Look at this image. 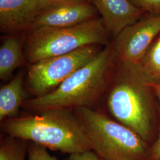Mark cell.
I'll use <instances>...</instances> for the list:
<instances>
[{
    "label": "cell",
    "mask_w": 160,
    "mask_h": 160,
    "mask_svg": "<svg viewBox=\"0 0 160 160\" xmlns=\"http://www.w3.org/2000/svg\"><path fill=\"white\" fill-rule=\"evenodd\" d=\"M116 62L113 44H109L53 92L26 100L23 106L35 113L92 108L107 89L111 71Z\"/></svg>",
    "instance_id": "6da1fadb"
},
{
    "label": "cell",
    "mask_w": 160,
    "mask_h": 160,
    "mask_svg": "<svg viewBox=\"0 0 160 160\" xmlns=\"http://www.w3.org/2000/svg\"><path fill=\"white\" fill-rule=\"evenodd\" d=\"M7 135L72 154L92 150L80 121L71 110H53L9 118L1 124Z\"/></svg>",
    "instance_id": "7a4b0ae2"
},
{
    "label": "cell",
    "mask_w": 160,
    "mask_h": 160,
    "mask_svg": "<svg viewBox=\"0 0 160 160\" xmlns=\"http://www.w3.org/2000/svg\"><path fill=\"white\" fill-rule=\"evenodd\" d=\"M110 37L100 17L71 27L33 28L23 38L26 61L32 64L46 58L67 54L84 46H106L109 44Z\"/></svg>",
    "instance_id": "3957f363"
},
{
    "label": "cell",
    "mask_w": 160,
    "mask_h": 160,
    "mask_svg": "<svg viewBox=\"0 0 160 160\" xmlns=\"http://www.w3.org/2000/svg\"><path fill=\"white\" fill-rule=\"evenodd\" d=\"M74 113L82 126L92 151L104 160H145L149 149L135 132L92 108H78Z\"/></svg>",
    "instance_id": "277c9868"
},
{
    "label": "cell",
    "mask_w": 160,
    "mask_h": 160,
    "mask_svg": "<svg viewBox=\"0 0 160 160\" xmlns=\"http://www.w3.org/2000/svg\"><path fill=\"white\" fill-rule=\"evenodd\" d=\"M118 62L108 95V109L119 122L146 141L151 135L152 119L149 88L129 64Z\"/></svg>",
    "instance_id": "5b68a950"
},
{
    "label": "cell",
    "mask_w": 160,
    "mask_h": 160,
    "mask_svg": "<svg viewBox=\"0 0 160 160\" xmlns=\"http://www.w3.org/2000/svg\"><path fill=\"white\" fill-rule=\"evenodd\" d=\"M100 45H89L60 56L29 64L27 83L33 97L53 92L78 69L89 63L101 51Z\"/></svg>",
    "instance_id": "8992f818"
},
{
    "label": "cell",
    "mask_w": 160,
    "mask_h": 160,
    "mask_svg": "<svg viewBox=\"0 0 160 160\" xmlns=\"http://www.w3.org/2000/svg\"><path fill=\"white\" fill-rule=\"evenodd\" d=\"M160 33V14L143 17L126 27L113 43L117 61L137 64Z\"/></svg>",
    "instance_id": "52a82bcc"
},
{
    "label": "cell",
    "mask_w": 160,
    "mask_h": 160,
    "mask_svg": "<svg viewBox=\"0 0 160 160\" xmlns=\"http://www.w3.org/2000/svg\"><path fill=\"white\" fill-rule=\"evenodd\" d=\"M98 13L90 0H62L40 10L31 29L74 26L99 17Z\"/></svg>",
    "instance_id": "ba28073f"
},
{
    "label": "cell",
    "mask_w": 160,
    "mask_h": 160,
    "mask_svg": "<svg viewBox=\"0 0 160 160\" xmlns=\"http://www.w3.org/2000/svg\"><path fill=\"white\" fill-rule=\"evenodd\" d=\"M39 12V0H0L2 33L28 32Z\"/></svg>",
    "instance_id": "9c48e42d"
},
{
    "label": "cell",
    "mask_w": 160,
    "mask_h": 160,
    "mask_svg": "<svg viewBox=\"0 0 160 160\" xmlns=\"http://www.w3.org/2000/svg\"><path fill=\"white\" fill-rule=\"evenodd\" d=\"M110 36L116 38L140 19L142 10L129 0H92Z\"/></svg>",
    "instance_id": "30bf717a"
},
{
    "label": "cell",
    "mask_w": 160,
    "mask_h": 160,
    "mask_svg": "<svg viewBox=\"0 0 160 160\" xmlns=\"http://www.w3.org/2000/svg\"><path fill=\"white\" fill-rule=\"evenodd\" d=\"M25 73L20 72L9 82L0 88V121L17 117L23 105Z\"/></svg>",
    "instance_id": "8fae6325"
},
{
    "label": "cell",
    "mask_w": 160,
    "mask_h": 160,
    "mask_svg": "<svg viewBox=\"0 0 160 160\" xmlns=\"http://www.w3.org/2000/svg\"><path fill=\"white\" fill-rule=\"evenodd\" d=\"M23 41L17 36H7L0 46V78L8 79L13 72L25 63Z\"/></svg>",
    "instance_id": "7c38bea8"
},
{
    "label": "cell",
    "mask_w": 160,
    "mask_h": 160,
    "mask_svg": "<svg viewBox=\"0 0 160 160\" xmlns=\"http://www.w3.org/2000/svg\"><path fill=\"white\" fill-rule=\"evenodd\" d=\"M128 64L145 84L160 83V36L138 63Z\"/></svg>",
    "instance_id": "4fadbf2b"
},
{
    "label": "cell",
    "mask_w": 160,
    "mask_h": 160,
    "mask_svg": "<svg viewBox=\"0 0 160 160\" xmlns=\"http://www.w3.org/2000/svg\"><path fill=\"white\" fill-rule=\"evenodd\" d=\"M28 141L8 135L1 139L0 160H25Z\"/></svg>",
    "instance_id": "5bb4252c"
},
{
    "label": "cell",
    "mask_w": 160,
    "mask_h": 160,
    "mask_svg": "<svg viewBox=\"0 0 160 160\" xmlns=\"http://www.w3.org/2000/svg\"><path fill=\"white\" fill-rule=\"evenodd\" d=\"M28 154V160H58L48 153L46 148L33 142L29 143Z\"/></svg>",
    "instance_id": "9a60e30c"
},
{
    "label": "cell",
    "mask_w": 160,
    "mask_h": 160,
    "mask_svg": "<svg viewBox=\"0 0 160 160\" xmlns=\"http://www.w3.org/2000/svg\"><path fill=\"white\" fill-rule=\"evenodd\" d=\"M133 4L142 11L155 14H160V0H129Z\"/></svg>",
    "instance_id": "2e32d148"
},
{
    "label": "cell",
    "mask_w": 160,
    "mask_h": 160,
    "mask_svg": "<svg viewBox=\"0 0 160 160\" xmlns=\"http://www.w3.org/2000/svg\"><path fill=\"white\" fill-rule=\"evenodd\" d=\"M66 160H104L92 150L69 155Z\"/></svg>",
    "instance_id": "e0dca14e"
},
{
    "label": "cell",
    "mask_w": 160,
    "mask_h": 160,
    "mask_svg": "<svg viewBox=\"0 0 160 160\" xmlns=\"http://www.w3.org/2000/svg\"><path fill=\"white\" fill-rule=\"evenodd\" d=\"M160 159V133L157 141L149 151L148 160H157Z\"/></svg>",
    "instance_id": "ac0fdd59"
},
{
    "label": "cell",
    "mask_w": 160,
    "mask_h": 160,
    "mask_svg": "<svg viewBox=\"0 0 160 160\" xmlns=\"http://www.w3.org/2000/svg\"><path fill=\"white\" fill-rule=\"evenodd\" d=\"M62 0H39V11L42 8Z\"/></svg>",
    "instance_id": "d6986e66"
},
{
    "label": "cell",
    "mask_w": 160,
    "mask_h": 160,
    "mask_svg": "<svg viewBox=\"0 0 160 160\" xmlns=\"http://www.w3.org/2000/svg\"><path fill=\"white\" fill-rule=\"evenodd\" d=\"M146 85V84H145ZM149 88H151L156 93L157 97L159 99V102L160 103V83L158 84H147L146 85Z\"/></svg>",
    "instance_id": "ffe728a7"
},
{
    "label": "cell",
    "mask_w": 160,
    "mask_h": 160,
    "mask_svg": "<svg viewBox=\"0 0 160 160\" xmlns=\"http://www.w3.org/2000/svg\"></svg>",
    "instance_id": "44dd1931"
}]
</instances>
